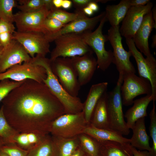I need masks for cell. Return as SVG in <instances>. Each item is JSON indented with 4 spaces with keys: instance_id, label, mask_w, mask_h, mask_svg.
Here are the masks:
<instances>
[{
    "instance_id": "6da1fadb",
    "label": "cell",
    "mask_w": 156,
    "mask_h": 156,
    "mask_svg": "<svg viewBox=\"0 0 156 156\" xmlns=\"http://www.w3.org/2000/svg\"><path fill=\"white\" fill-rule=\"evenodd\" d=\"M5 118L19 133L49 134L52 122L66 114L62 105L43 83L28 79L1 101Z\"/></svg>"
},
{
    "instance_id": "7a4b0ae2",
    "label": "cell",
    "mask_w": 156,
    "mask_h": 156,
    "mask_svg": "<svg viewBox=\"0 0 156 156\" xmlns=\"http://www.w3.org/2000/svg\"><path fill=\"white\" fill-rule=\"evenodd\" d=\"M33 61L45 69L47 77L43 80V83L62 105L66 114H76L82 112L83 103L78 96H71L64 89L52 71L49 59L46 57L36 55L34 58Z\"/></svg>"
},
{
    "instance_id": "3957f363",
    "label": "cell",
    "mask_w": 156,
    "mask_h": 156,
    "mask_svg": "<svg viewBox=\"0 0 156 156\" xmlns=\"http://www.w3.org/2000/svg\"><path fill=\"white\" fill-rule=\"evenodd\" d=\"M83 33L66 34L56 38L54 41L55 47L51 53L50 61L59 57L71 58L93 53L85 41Z\"/></svg>"
},
{
    "instance_id": "277c9868",
    "label": "cell",
    "mask_w": 156,
    "mask_h": 156,
    "mask_svg": "<svg viewBox=\"0 0 156 156\" xmlns=\"http://www.w3.org/2000/svg\"><path fill=\"white\" fill-rule=\"evenodd\" d=\"M123 76L119 74L116 85L113 90L107 94V105L109 129L122 135H127L130 130L124 119L120 88Z\"/></svg>"
},
{
    "instance_id": "5b68a950",
    "label": "cell",
    "mask_w": 156,
    "mask_h": 156,
    "mask_svg": "<svg viewBox=\"0 0 156 156\" xmlns=\"http://www.w3.org/2000/svg\"><path fill=\"white\" fill-rule=\"evenodd\" d=\"M107 21L105 15L94 31H89L83 33L86 43L96 56L97 68L104 71L109 67L113 59L112 51L111 50L107 51L105 48V43L108 40L107 35L103 34L102 30Z\"/></svg>"
},
{
    "instance_id": "8992f818",
    "label": "cell",
    "mask_w": 156,
    "mask_h": 156,
    "mask_svg": "<svg viewBox=\"0 0 156 156\" xmlns=\"http://www.w3.org/2000/svg\"><path fill=\"white\" fill-rule=\"evenodd\" d=\"M88 125L83 111L76 114H65L52 122L49 133L53 136L73 138L83 133Z\"/></svg>"
},
{
    "instance_id": "52a82bcc",
    "label": "cell",
    "mask_w": 156,
    "mask_h": 156,
    "mask_svg": "<svg viewBox=\"0 0 156 156\" xmlns=\"http://www.w3.org/2000/svg\"><path fill=\"white\" fill-rule=\"evenodd\" d=\"M50 62L52 71L64 89L71 96L77 97L81 86L70 58L59 57Z\"/></svg>"
},
{
    "instance_id": "ba28073f",
    "label": "cell",
    "mask_w": 156,
    "mask_h": 156,
    "mask_svg": "<svg viewBox=\"0 0 156 156\" xmlns=\"http://www.w3.org/2000/svg\"><path fill=\"white\" fill-rule=\"evenodd\" d=\"M119 26L111 27L108 31V41L113 49L112 63L116 66L119 73L123 75L130 73L135 74V68L130 60L131 52L124 48L122 39L119 31Z\"/></svg>"
},
{
    "instance_id": "9c48e42d",
    "label": "cell",
    "mask_w": 156,
    "mask_h": 156,
    "mask_svg": "<svg viewBox=\"0 0 156 156\" xmlns=\"http://www.w3.org/2000/svg\"><path fill=\"white\" fill-rule=\"evenodd\" d=\"M12 39L19 42L32 58L35 55L46 57L50 52V42L43 32L15 31L12 35Z\"/></svg>"
},
{
    "instance_id": "30bf717a",
    "label": "cell",
    "mask_w": 156,
    "mask_h": 156,
    "mask_svg": "<svg viewBox=\"0 0 156 156\" xmlns=\"http://www.w3.org/2000/svg\"><path fill=\"white\" fill-rule=\"evenodd\" d=\"M120 90L123 105L127 106L132 105L133 99L138 96L152 94V87L149 81L133 73L123 76Z\"/></svg>"
},
{
    "instance_id": "8fae6325",
    "label": "cell",
    "mask_w": 156,
    "mask_h": 156,
    "mask_svg": "<svg viewBox=\"0 0 156 156\" xmlns=\"http://www.w3.org/2000/svg\"><path fill=\"white\" fill-rule=\"evenodd\" d=\"M47 77L46 70L42 66L31 61L17 64L0 73V81L9 79L16 81H22L30 79L43 83Z\"/></svg>"
},
{
    "instance_id": "7c38bea8",
    "label": "cell",
    "mask_w": 156,
    "mask_h": 156,
    "mask_svg": "<svg viewBox=\"0 0 156 156\" xmlns=\"http://www.w3.org/2000/svg\"><path fill=\"white\" fill-rule=\"evenodd\" d=\"M126 43L137 64L139 76L148 80L152 95L156 100V60L152 54L144 58L136 47L132 39H126Z\"/></svg>"
},
{
    "instance_id": "4fadbf2b",
    "label": "cell",
    "mask_w": 156,
    "mask_h": 156,
    "mask_svg": "<svg viewBox=\"0 0 156 156\" xmlns=\"http://www.w3.org/2000/svg\"><path fill=\"white\" fill-rule=\"evenodd\" d=\"M105 15V11L94 17L89 18L83 12L78 18L65 25L59 31L46 34L50 42L53 41L58 37L66 34L82 33L92 31Z\"/></svg>"
},
{
    "instance_id": "5bb4252c",
    "label": "cell",
    "mask_w": 156,
    "mask_h": 156,
    "mask_svg": "<svg viewBox=\"0 0 156 156\" xmlns=\"http://www.w3.org/2000/svg\"><path fill=\"white\" fill-rule=\"evenodd\" d=\"M49 11L44 6L41 10L36 12L24 13L19 11L16 12L14 16L17 31H40L45 34L43 24Z\"/></svg>"
},
{
    "instance_id": "9a60e30c",
    "label": "cell",
    "mask_w": 156,
    "mask_h": 156,
    "mask_svg": "<svg viewBox=\"0 0 156 156\" xmlns=\"http://www.w3.org/2000/svg\"><path fill=\"white\" fill-rule=\"evenodd\" d=\"M153 7V3L151 2L144 6H131L119 28L121 36L126 39H132L144 16L151 11Z\"/></svg>"
},
{
    "instance_id": "2e32d148",
    "label": "cell",
    "mask_w": 156,
    "mask_h": 156,
    "mask_svg": "<svg viewBox=\"0 0 156 156\" xmlns=\"http://www.w3.org/2000/svg\"><path fill=\"white\" fill-rule=\"evenodd\" d=\"M32 60L23 46L17 41L12 39L4 48L0 57V73L11 67Z\"/></svg>"
},
{
    "instance_id": "e0dca14e",
    "label": "cell",
    "mask_w": 156,
    "mask_h": 156,
    "mask_svg": "<svg viewBox=\"0 0 156 156\" xmlns=\"http://www.w3.org/2000/svg\"><path fill=\"white\" fill-rule=\"evenodd\" d=\"M93 53L70 58L81 86L90 82L97 67L96 60L93 56Z\"/></svg>"
},
{
    "instance_id": "ac0fdd59",
    "label": "cell",
    "mask_w": 156,
    "mask_h": 156,
    "mask_svg": "<svg viewBox=\"0 0 156 156\" xmlns=\"http://www.w3.org/2000/svg\"><path fill=\"white\" fill-rule=\"evenodd\" d=\"M156 28V23L153 18L151 10L144 17L139 27L132 39L136 47L146 57L152 54L148 44V38L153 28Z\"/></svg>"
},
{
    "instance_id": "d6986e66",
    "label": "cell",
    "mask_w": 156,
    "mask_h": 156,
    "mask_svg": "<svg viewBox=\"0 0 156 156\" xmlns=\"http://www.w3.org/2000/svg\"><path fill=\"white\" fill-rule=\"evenodd\" d=\"M155 100L152 94H150L133 101V105L126 111L124 115L129 129H132L138 120L145 118L147 116V109L149 103Z\"/></svg>"
},
{
    "instance_id": "ffe728a7",
    "label": "cell",
    "mask_w": 156,
    "mask_h": 156,
    "mask_svg": "<svg viewBox=\"0 0 156 156\" xmlns=\"http://www.w3.org/2000/svg\"><path fill=\"white\" fill-rule=\"evenodd\" d=\"M108 83L102 82L92 85L83 103V112L87 123H90L94 109L101 97L107 92Z\"/></svg>"
},
{
    "instance_id": "44dd1931",
    "label": "cell",
    "mask_w": 156,
    "mask_h": 156,
    "mask_svg": "<svg viewBox=\"0 0 156 156\" xmlns=\"http://www.w3.org/2000/svg\"><path fill=\"white\" fill-rule=\"evenodd\" d=\"M83 133L99 142L113 141L119 142L125 146H131L130 139L124 137L119 133L110 129H99L89 124Z\"/></svg>"
},
{
    "instance_id": "7402d4cb",
    "label": "cell",
    "mask_w": 156,
    "mask_h": 156,
    "mask_svg": "<svg viewBox=\"0 0 156 156\" xmlns=\"http://www.w3.org/2000/svg\"><path fill=\"white\" fill-rule=\"evenodd\" d=\"M145 118L137 120L132 129L133 134L130 139L131 145L140 151H147L151 153L152 148L149 143V137L146 129Z\"/></svg>"
},
{
    "instance_id": "603a6c76",
    "label": "cell",
    "mask_w": 156,
    "mask_h": 156,
    "mask_svg": "<svg viewBox=\"0 0 156 156\" xmlns=\"http://www.w3.org/2000/svg\"><path fill=\"white\" fill-rule=\"evenodd\" d=\"M51 136L53 147L52 156H70L79 146L78 136L66 138Z\"/></svg>"
},
{
    "instance_id": "cb8c5ba5",
    "label": "cell",
    "mask_w": 156,
    "mask_h": 156,
    "mask_svg": "<svg viewBox=\"0 0 156 156\" xmlns=\"http://www.w3.org/2000/svg\"><path fill=\"white\" fill-rule=\"evenodd\" d=\"M107 92L101 97L93 112L90 123L101 129H109L107 105Z\"/></svg>"
},
{
    "instance_id": "d4e9b609",
    "label": "cell",
    "mask_w": 156,
    "mask_h": 156,
    "mask_svg": "<svg viewBox=\"0 0 156 156\" xmlns=\"http://www.w3.org/2000/svg\"><path fill=\"white\" fill-rule=\"evenodd\" d=\"M130 0H122L117 5H108L105 8V16L112 27L119 25L131 7Z\"/></svg>"
},
{
    "instance_id": "484cf974",
    "label": "cell",
    "mask_w": 156,
    "mask_h": 156,
    "mask_svg": "<svg viewBox=\"0 0 156 156\" xmlns=\"http://www.w3.org/2000/svg\"><path fill=\"white\" fill-rule=\"evenodd\" d=\"M49 135L31 132L19 133L14 138L13 142L21 148L28 151L42 143Z\"/></svg>"
},
{
    "instance_id": "4316f807",
    "label": "cell",
    "mask_w": 156,
    "mask_h": 156,
    "mask_svg": "<svg viewBox=\"0 0 156 156\" xmlns=\"http://www.w3.org/2000/svg\"><path fill=\"white\" fill-rule=\"evenodd\" d=\"M99 142L102 156H133L131 145L126 146L113 141Z\"/></svg>"
},
{
    "instance_id": "83f0119b",
    "label": "cell",
    "mask_w": 156,
    "mask_h": 156,
    "mask_svg": "<svg viewBox=\"0 0 156 156\" xmlns=\"http://www.w3.org/2000/svg\"><path fill=\"white\" fill-rule=\"evenodd\" d=\"M79 146L86 156H102L99 142L84 133L78 136Z\"/></svg>"
},
{
    "instance_id": "f1b7e54d",
    "label": "cell",
    "mask_w": 156,
    "mask_h": 156,
    "mask_svg": "<svg viewBox=\"0 0 156 156\" xmlns=\"http://www.w3.org/2000/svg\"><path fill=\"white\" fill-rule=\"evenodd\" d=\"M19 133L9 124L5 118L2 108H0V137L3 139L4 144L14 143L13 139Z\"/></svg>"
},
{
    "instance_id": "f546056e",
    "label": "cell",
    "mask_w": 156,
    "mask_h": 156,
    "mask_svg": "<svg viewBox=\"0 0 156 156\" xmlns=\"http://www.w3.org/2000/svg\"><path fill=\"white\" fill-rule=\"evenodd\" d=\"M83 12L75 10L74 13H71L55 8L49 11L47 17L55 18L66 25L77 19Z\"/></svg>"
},
{
    "instance_id": "4dcf8cb0",
    "label": "cell",
    "mask_w": 156,
    "mask_h": 156,
    "mask_svg": "<svg viewBox=\"0 0 156 156\" xmlns=\"http://www.w3.org/2000/svg\"><path fill=\"white\" fill-rule=\"evenodd\" d=\"M53 143L51 136L43 142L28 151L27 156H52Z\"/></svg>"
},
{
    "instance_id": "1f68e13d",
    "label": "cell",
    "mask_w": 156,
    "mask_h": 156,
    "mask_svg": "<svg viewBox=\"0 0 156 156\" xmlns=\"http://www.w3.org/2000/svg\"><path fill=\"white\" fill-rule=\"evenodd\" d=\"M18 5L16 0H0V19L13 23V10Z\"/></svg>"
},
{
    "instance_id": "d6a6232c",
    "label": "cell",
    "mask_w": 156,
    "mask_h": 156,
    "mask_svg": "<svg viewBox=\"0 0 156 156\" xmlns=\"http://www.w3.org/2000/svg\"><path fill=\"white\" fill-rule=\"evenodd\" d=\"M15 31V28L12 24L0 21V47L4 48L9 44Z\"/></svg>"
},
{
    "instance_id": "836d02e7",
    "label": "cell",
    "mask_w": 156,
    "mask_h": 156,
    "mask_svg": "<svg viewBox=\"0 0 156 156\" xmlns=\"http://www.w3.org/2000/svg\"><path fill=\"white\" fill-rule=\"evenodd\" d=\"M17 2L16 7L20 11L24 13L37 12L44 6L43 0H20Z\"/></svg>"
},
{
    "instance_id": "e575fe53",
    "label": "cell",
    "mask_w": 156,
    "mask_h": 156,
    "mask_svg": "<svg viewBox=\"0 0 156 156\" xmlns=\"http://www.w3.org/2000/svg\"><path fill=\"white\" fill-rule=\"evenodd\" d=\"M149 116V131L153 142L151 154L153 156H156V113L155 101H153V107L150 112Z\"/></svg>"
},
{
    "instance_id": "d590c367",
    "label": "cell",
    "mask_w": 156,
    "mask_h": 156,
    "mask_svg": "<svg viewBox=\"0 0 156 156\" xmlns=\"http://www.w3.org/2000/svg\"><path fill=\"white\" fill-rule=\"evenodd\" d=\"M24 81L18 82L5 79L0 81V102L12 90L21 85Z\"/></svg>"
},
{
    "instance_id": "8d00e7d4",
    "label": "cell",
    "mask_w": 156,
    "mask_h": 156,
    "mask_svg": "<svg viewBox=\"0 0 156 156\" xmlns=\"http://www.w3.org/2000/svg\"><path fill=\"white\" fill-rule=\"evenodd\" d=\"M65 25L55 18L47 17L43 23V28L45 34H47L58 32Z\"/></svg>"
},
{
    "instance_id": "74e56055",
    "label": "cell",
    "mask_w": 156,
    "mask_h": 156,
    "mask_svg": "<svg viewBox=\"0 0 156 156\" xmlns=\"http://www.w3.org/2000/svg\"><path fill=\"white\" fill-rule=\"evenodd\" d=\"M0 149L9 156H27L28 151L19 147L14 143L3 145Z\"/></svg>"
},
{
    "instance_id": "f35d334b",
    "label": "cell",
    "mask_w": 156,
    "mask_h": 156,
    "mask_svg": "<svg viewBox=\"0 0 156 156\" xmlns=\"http://www.w3.org/2000/svg\"><path fill=\"white\" fill-rule=\"evenodd\" d=\"M93 0H72V3L76 10L83 11V9L88 6Z\"/></svg>"
},
{
    "instance_id": "ab89813d",
    "label": "cell",
    "mask_w": 156,
    "mask_h": 156,
    "mask_svg": "<svg viewBox=\"0 0 156 156\" xmlns=\"http://www.w3.org/2000/svg\"><path fill=\"white\" fill-rule=\"evenodd\" d=\"M131 150L133 156H153L149 151H140L131 146Z\"/></svg>"
},
{
    "instance_id": "60d3db41",
    "label": "cell",
    "mask_w": 156,
    "mask_h": 156,
    "mask_svg": "<svg viewBox=\"0 0 156 156\" xmlns=\"http://www.w3.org/2000/svg\"><path fill=\"white\" fill-rule=\"evenodd\" d=\"M150 2L149 0H130V4L131 6H142L146 5Z\"/></svg>"
},
{
    "instance_id": "b9f144b4",
    "label": "cell",
    "mask_w": 156,
    "mask_h": 156,
    "mask_svg": "<svg viewBox=\"0 0 156 156\" xmlns=\"http://www.w3.org/2000/svg\"><path fill=\"white\" fill-rule=\"evenodd\" d=\"M84 154V153L79 146L70 156H83Z\"/></svg>"
},
{
    "instance_id": "7bdbcfd3",
    "label": "cell",
    "mask_w": 156,
    "mask_h": 156,
    "mask_svg": "<svg viewBox=\"0 0 156 156\" xmlns=\"http://www.w3.org/2000/svg\"><path fill=\"white\" fill-rule=\"evenodd\" d=\"M71 1L69 0H63L62 7L64 9H68L70 8L72 4Z\"/></svg>"
},
{
    "instance_id": "ee69618b",
    "label": "cell",
    "mask_w": 156,
    "mask_h": 156,
    "mask_svg": "<svg viewBox=\"0 0 156 156\" xmlns=\"http://www.w3.org/2000/svg\"><path fill=\"white\" fill-rule=\"evenodd\" d=\"M82 11L83 13L86 15L90 16L93 14L94 12L89 7L87 6L84 8Z\"/></svg>"
},
{
    "instance_id": "f6af8a7d",
    "label": "cell",
    "mask_w": 156,
    "mask_h": 156,
    "mask_svg": "<svg viewBox=\"0 0 156 156\" xmlns=\"http://www.w3.org/2000/svg\"><path fill=\"white\" fill-rule=\"evenodd\" d=\"M54 7L56 8H60L62 7L63 0H52Z\"/></svg>"
},
{
    "instance_id": "bcb514c9",
    "label": "cell",
    "mask_w": 156,
    "mask_h": 156,
    "mask_svg": "<svg viewBox=\"0 0 156 156\" xmlns=\"http://www.w3.org/2000/svg\"><path fill=\"white\" fill-rule=\"evenodd\" d=\"M151 12L153 18L155 23H156V6H155L153 8Z\"/></svg>"
},
{
    "instance_id": "7dc6e473",
    "label": "cell",
    "mask_w": 156,
    "mask_h": 156,
    "mask_svg": "<svg viewBox=\"0 0 156 156\" xmlns=\"http://www.w3.org/2000/svg\"><path fill=\"white\" fill-rule=\"evenodd\" d=\"M152 43L151 46L152 48H155L156 47V34L153 35L152 37Z\"/></svg>"
},
{
    "instance_id": "c3c4849f",
    "label": "cell",
    "mask_w": 156,
    "mask_h": 156,
    "mask_svg": "<svg viewBox=\"0 0 156 156\" xmlns=\"http://www.w3.org/2000/svg\"><path fill=\"white\" fill-rule=\"evenodd\" d=\"M0 156H9L0 148Z\"/></svg>"
},
{
    "instance_id": "681fc988",
    "label": "cell",
    "mask_w": 156,
    "mask_h": 156,
    "mask_svg": "<svg viewBox=\"0 0 156 156\" xmlns=\"http://www.w3.org/2000/svg\"><path fill=\"white\" fill-rule=\"evenodd\" d=\"M4 145V143L2 138L0 137V148Z\"/></svg>"
},
{
    "instance_id": "f907efd6",
    "label": "cell",
    "mask_w": 156,
    "mask_h": 156,
    "mask_svg": "<svg viewBox=\"0 0 156 156\" xmlns=\"http://www.w3.org/2000/svg\"><path fill=\"white\" fill-rule=\"evenodd\" d=\"M4 47H0V57L4 49Z\"/></svg>"
},
{
    "instance_id": "816d5d0a",
    "label": "cell",
    "mask_w": 156,
    "mask_h": 156,
    "mask_svg": "<svg viewBox=\"0 0 156 156\" xmlns=\"http://www.w3.org/2000/svg\"><path fill=\"white\" fill-rule=\"evenodd\" d=\"M83 156H86V155H84Z\"/></svg>"
}]
</instances>
